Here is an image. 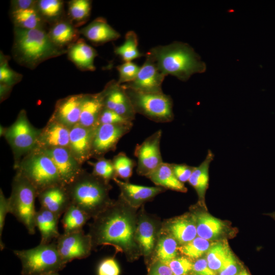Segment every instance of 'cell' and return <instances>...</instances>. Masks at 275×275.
Instances as JSON below:
<instances>
[{
	"label": "cell",
	"mask_w": 275,
	"mask_h": 275,
	"mask_svg": "<svg viewBox=\"0 0 275 275\" xmlns=\"http://www.w3.org/2000/svg\"><path fill=\"white\" fill-rule=\"evenodd\" d=\"M112 160L117 178L119 177L128 182L136 164L135 161L122 152L115 155Z\"/></svg>",
	"instance_id": "cell-38"
},
{
	"label": "cell",
	"mask_w": 275,
	"mask_h": 275,
	"mask_svg": "<svg viewBox=\"0 0 275 275\" xmlns=\"http://www.w3.org/2000/svg\"><path fill=\"white\" fill-rule=\"evenodd\" d=\"M59 253L63 261L68 263L74 259L88 257L93 249L89 234H85L83 230L70 233L60 234L57 239Z\"/></svg>",
	"instance_id": "cell-12"
},
{
	"label": "cell",
	"mask_w": 275,
	"mask_h": 275,
	"mask_svg": "<svg viewBox=\"0 0 275 275\" xmlns=\"http://www.w3.org/2000/svg\"><path fill=\"white\" fill-rule=\"evenodd\" d=\"M268 215L270 216L271 217H272L274 219H275V212L269 213L268 214Z\"/></svg>",
	"instance_id": "cell-53"
},
{
	"label": "cell",
	"mask_w": 275,
	"mask_h": 275,
	"mask_svg": "<svg viewBox=\"0 0 275 275\" xmlns=\"http://www.w3.org/2000/svg\"><path fill=\"white\" fill-rule=\"evenodd\" d=\"M70 129L57 122L49 120L46 126L41 129L36 148H68Z\"/></svg>",
	"instance_id": "cell-20"
},
{
	"label": "cell",
	"mask_w": 275,
	"mask_h": 275,
	"mask_svg": "<svg viewBox=\"0 0 275 275\" xmlns=\"http://www.w3.org/2000/svg\"><path fill=\"white\" fill-rule=\"evenodd\" d=\"M95 128L85 127L78 124L70 129L68 148L81 164L92 157Z\"/></svg>",
	"instance_id": "cell-17"
},
{
	"label": "cell",
	"mask_w": 275,
	"mask_h": 275,
	"mask_svg": "<svg viewBox=\"0 0 275 275\" xmlns=\"http://www.w3.org/2000/svg\"><path fill=\"white\" fill-rule=\"evenodd\" d=\"M149 275H174L169 266L160 261L152 268Z\"/></svg>",
	"instance_id": "cell-51"
},
{
	"label": "cell",
	"mask_w": 275,
	"mask_h": 275,
	"mask_svg": "<svg viewBox=\"0 0 275 275\" xmlns=\"http://www.w3.org/2000/svg\"><path fill=\"white\" fill-rule=\"evenodd\" d=\"M117 69L119 74L117 82L120 85H123L132 82L135 79L140 67L132 62H127L118 66Z\"/></svg>",
	"instance_id": "cell-42"
},
{
	"label": "cell",
	"mask_w": 275,
	"mask_h": 275,
	"mask_svg": "<svg viewBox=\"0 0 275 275\" xmlns=\"http://www.w3.org/2000/svg\"><path fill=\"white\" fill-rule=\"evenodd\" d=\"M103 90L104 107L133 122L136 113L123 86L119 84L117 81L113 80L107 84Z\"/></svg>",
	"instance_id": "cell-15"
},
{
	"label": "cell",
	"mask_w": 275,
	"mask_h": 275,
	"mask_svg": "<svg viewBox=\"0 0 275 275\" xmlns=\"http://www.w3.org/2000/svg\"><path fill=\"white\" fill-rule=\"evenodd\" d=\"M9 213L8 198H6L2 189L0 191V245L1 250L4 248V244L2 240V233L5 225L6 215Z\"/></svg>",
	"instance_id": "cell-48"
},
{
	"label": "cell",
	"mask_w": 275,
	"mask_h": 275,
	"mask_svg": "<svg viewBox=\"0 0 275 275\" xmlns=\"http://www.w3.org/2000/svg\"><path fill=\"white\" fill-rule=\"evenodd\" d=\"M84 94L68 96L59 99L49 120L70 129L79 123Z\"/></svg>",
	"instance_id": "cell-16"
},
{
	"label": "cell",
	"mask_w": 275,
	"mask_h": 275,
	"mask_svg": "<svg viewBox=\"0 0 275 275\" xmlns=\"http://www.w3.org/2000/svg\"><path fill=\"white\" fill-rule=\"evenodd\" d=\"M79 31L80 34L95 45L114 41L120 37L119 33L101 17L96 18Z\"/></svg>",
	"instance_id": "cell-22"
},
{
	"label": "cell",
	"mask_w": 275,
	"mask_h": 275,
	"mask_svg": "<svg viewBox=\"0 0 275 275\" xmlns=\"http://www.w3.org/2000/svg\"><path fill=\"white\" fill-rule=\"evenodd\" d=\"M41 150L52 159L61 183L65 186L73 182L84 170L82 164L73 157L68 148L58 147Z\"/></svg>",
	"instance_id": "cell-14"
},
{
	"label": "cell",
	"mask_w": 275,
	"mask_h": 275,
	"mask_svg": "<svg viewBox=\"0 0 275 275\" xmlns=\"http://www.w3.org/2000/svg\"><path fill=\"white\" fill-rule=\"evenodd\" d=\"M211 244L209 240L198 236L191 241L182 244L178 250L183 255L195 259L206 253Z\"/></svg>",
	"instance_id": "cell-39"
},
{
	"label": "cell",
	"mask_w": 275,
	"mask_h": 275,
	"mask_svg": "<svg viewBox=\"0 0 275 275\" xmlns=\"http://www.w3.org/2000/svg\"><path fill=\"white\" fill-rule=\"evenodd\" d=\"M133 122L98 125L94 130L92 157H102L106 153L115 150L119 140L131 130Z\"/></svg>",
	"instance_id": "cell-10"
},
{
	"label": "cell",
	"mask_w": 275,
	"mask_h": 275,
	"mask_svg": "<svg viewBox=\"0 0 275 275\" xmlns=\"http://www.w3.org/2000/svg\"><path fill=\"white\" fill-rule=\"evenodd\" d=\"M146 60L135 79L123 86L144 93H162V84L166 76L159 70L151 54H146Z\"/></svg>",
	"instance_id": "cell-13"
},
{
	"label": "cell",
	"mask_w": 275,
	"mask_h": 275,
	"mask_svg": "<svg viewBox=\"0 0 275 275\" xmlns=\"http://www.w3.org/2000/svg\"><path fill=\"white\" fill-rule=\"evenodd\" d=\"M197 235L210 240L217 238L222 233L224 224L222 221L207 213L195 216Z\"/></svg>",
	"instance_id": "cell-30"
},
{
	"label": "cell",
	"mask_w": 275,
	"mask_h": 275,
	"mask_svg": "<svg viewBox=\"0 0 275 275\" xmlns=\"http://www.w3.org/2000/svg\"><path fill=\"white\" fill-rule=\"evenodd\" d=\"M123 87L125 88L135 113L158 123L170 122L173 120V102L170 95L163 92L144 93Z\"/></svg>",
	"instance_id": "cell-8"
},
{
	"label": "cell",
	"mask_w": 275,
	"mask_h": 275,
	"mask_svg": "<svg viewBox=\"0 0 275 275\" xmlns=\"http://www.w3.org/2000/svg\"><path fill=\"white\" fill-rule=\"evenodd\" d=\"M68 59L81 71H94V59L97 56L96 50L79 38L67 49Z\"/></svg>",
	"instance_id": "cell-23"
},
{
	"label": "cell",
	"mask_w": 275,
	"mask_h": 275,
	"mask_svg": "<svg viewBox=\"0 0 275 275\" xmlns=\"http://www.w3.org/2000/svg\"><path fill=\"white\" fill-rule=\"evenodd\" d=\"M15 168L17 172L35 187L38 193L48 187L62 184L52 159L40 149L35 148L27 154Z\"/></svg>",
	"instance_id": "cell-5"
},
{
	"label": "cell",
	"mask_w": 275,
	"mask_h": 275,
	"mask_svg": "<svg viewBox=\"0 0 275 275\" xmlns=\"http://www.w3.org/2000/svg\"><path fill=\"white\" fill-rule=\"evenodd\" d=\"M14 254L20 259L22 275H44L58 272L67 264L60 256L56 241L39 244L28 250H15Z\"/></svg>",
	"instance_id": "cell-6"
},
{
	"label": "cell",
	"mask_w": 275,
	"mask_h": 275,
	"mask_svg": "<svg viewBox=\"0 0 275 275\" xmlns=\"http://www.w3.org/2000/svg\"><path fill=\"white\" fill-rule=\"evenodd\" d=\"M192 270L196 275H216L215 272L210 268L205 258L199 259L194 263Z\"/></svg>",
	"instance_id": "cell-49"
},
{
	"label": "cell",
	"mask_w": 275,
	"mask_h": 275,
	"mask_svg": "<svg viewBox=\"0 0 275 275\" xmlns=\"http://www.w3.org/2000/svg\"><path fill=\"white\" fill-rule=\"evenodd\" d=\"M133 208L120 196L117 201L94 218L89 235L93 248L111 245L129 254L138 252L135 240L136 225Z\"/></svg>",
	"instance_id": "cell-1"
},
{
	"label": "cell",
	"mask_w": 275,
	"mask_h": 275,
	"mask_svg": "<svg viewBox=\"0 0 275 275\" xmlns=\"http://www.w3.org/2000/svg\"><path fill=\"white\" fill-rule=\"evenodd\" d=\"M120 190V196L133 208L153 199L166 188L160 186H145L122 181L117 178L113 179Z\"/></svg>",
	"instance_id": "cell-18"
},
{
	"label": "cell",
	"mask_w": 275,
	"mask_h": 275,
	"mask_svg": "<svg viewBox=\"0 0 275 275\" xmlns=\"http://www.w3.org/2000/svg\"><path fill=\"white\" fill-rule=\"evenodd\" d=\"M104 92L84 94L78 124L87 128H96L100 113L104 108Z\"/></svg>",
	"instance_id": "cell-21"
},
{
	"label": "cell",
	"mask_w": 275,
	"mask_h": 275,
	"mask_svg": "<svg viewBox=\"0 0 275 275\" xmlns=\"http://www.w3.org/2000/svg\"><path fill=\"white\" fill-rule=\"evenodd\" d=\"M91 8V1H70L68 3V19L76 28L82 25L89 20Z\"/></svg>",
	"instance_id": "cell-34"
},
{
	"label": "cell",
	"mask_w": 275,
	"mask_h": 275,
	"mask_svg": "<svg viewBox=\"0 0 275 275\" xmlns=\"http://www.w3.org/2000/svg\"><path fill=\"white\" fill-rule=\"evenodd\" d=\"M114 52L125 62H132V60L143 56V54L138 49L137 35L133 31H128L126 34L124 43L120 46H116Z\"/></svg>",
	"instance_id": "cell-35"
},
{
	"label": "cell",
	"mask_w": 275,
	"mask_h": 275,
	"mask_svg": "<svg viewBox=\"0 0 275 275\" xmlns=\"http://www.w3.org/2000/svg\"><path fill=\"white\" fill-rule=\"evenodd\" d=\"M218 272L219 275H238L240 272L239 264L231 251Z\"/></svg>",
	"instance_id": "cell-45"
},
{
	"label": "cell",
	"mask_w": 275,
	"mask_h": 275,
	"mask_svg": "<svg viewBox=\"0 0 275 275\" xmlns=\"http://www.w3.org/2000/svg\"><path fill=\"white\" fill-rule=\"evenodd\" d=\"M177 241L171 235H164L159 239L156 248V255L159 261L167 263L176 258Z\"/></svg>",
	"instance_id": "cell-37"
},
{
	"label": "cell",
	"mask_w": 275,
	"mask_h": 275,
	"mask_svg": "<svg viewBox=\"0 0 275 275\" xmlns=\"http://www.w3.org/2000/svg\"><path fill=\"white\" fill-rule=\"evenodd\" d=\"M62 220L64 233H70L82 230L91 218L87 213L71 204L63 214Z\"/></svg>",
	"instance_id": "cell-33"
},
{
	"label": "cell",
	"mask_w": 275,
	"mask_h": 275,
	"mask_svg": "<svg viewBox=\"0 0 275 275\" xmlns=\"http://www.w3.org/2000/svg\"><path fill=\"white\" fill-rule=\"evenodd\" d=\"M8 56L1 54L0 85H5L12 89L22 78V75L13 70L9 65Z\"/></svg>",
	"instance_id": "cell-40"
},
{
	"label": "cell",
	"mask_w": 275,
	"mask_h": 275,
	"mask_svg": "<svg viewBox=\"0 0 275 275\" xmlns=\"http://www.w3.org/2000/svg\"><path fill=\"white\" fill-rule=\"evenodd\" d=\"M41 130L31 124L24 109L19 112L14 122L6 128L4 136L13 153L15 166L21 157L36 148Z\"/></svg>",
	"instance_id": "cell-9"
},
{
	"label": "cell",
	"mask_w": 275,
	"mask_h": 275,
	"mask_svg": "<svg viewBox=\"0 0 275 275\" xmlns=\"http://www.w3.org/2000/svg\"><path fill=\"white\" fill-rule=\"evenodd\" d=\"M71 204L93 218L113 202L109 182L85 170L66 186Z\"/></svg>",
	"instance_id": "cell-4"
},
{
	"label": "cell",
	"mask_w": 275,
	"mask_h": 275,
	"mask_svg": "<svg viewBox=\"0 0 275 275\" xmlns=\"http://www.w3.org/2000/svg\"><path fill=\"white\" fill-rule=\"evenodd\" d=\"M47 33L51 41L57 46L66 49L75 42L80 35L79 30L68 18H64L51 24Z\"/></svg>",
	"instance_id": "cell-24"
},
{
	"label": "cell",
	"mask_w": 275,
	"mask_h": 275,
	"mask_svg": "<svg viewBox=\"0 0 275 275\" xmlns=\"http://www.w3.org/2000/svg\"><path fill=\"white\" fill-rule=\"evenodd\" d=\"M161 136L159 129L136 146L134 155L138 159V175L146 177L163 162L160 149Z\"/></svg>",
	"instance_id": "cell-11"
},
{
	"label": "cell",
	"mask_w": 275,
	"mask_h": 275,
	"mask_svg": "<svg viewBox=\"0 0 275 275\" xmlns=\"http://www.w3.org/2000/svg\"><path fill=\"white\" fill-rule=\"evenodd\" d=\"M129 122H133L126 120L115 112L104 107L99 116L97 126L100 124H121Z\"/></svg>",
	"instance_id": "cell-44"
},
{
	"label": "cell",
	"mask_w": 275,
	"mask_h": 275,
	"mask_svg": "<svg viewBox=\"0 0 275 275\" xmlns=\"http://www.w3.org/2000/svg\"><path fill=\"white\" fill-rule=\"evenodd\" d=\"M36 8L46 23L52 24L64 18V5L62 1H37Z\"/></svg>",
	"instance_id": "cell-32"
},
{
	"label": "cell",
	"mask_w": 275,
	"mask_h": 275,
	"mask_svg": "<svg viewBox=\"0 0 275 275\" xmlns=\"http://www.w3.org/2000/svg\"><path fill=\"white\" fill-rule=\"evenodd\" d=\"M156 186L166 189L185 193L187 189L184 183L176 177L171 163L162 162L155 170L146 176Z\"/></svg>",
	"instance_id": "cell-27"
},
{
	"label": "cell",
	"mask_w": 275,
	"mask_h": 275,
	"mask_svg": "<svg viewBox=\"0 0 275 275\" xmlns=\"http://www.w3.org/2000/svg\"><path fill=\"white\" fill-rule=\"evenodd\" d=\"M36 3L37 1L33 0L12 1L11 2V10L14 11L35 8L36 7Z\"/></svg>",
	"instance_id": "cell-50"
},
{
	"label": "cell",
	"mask_w": 275,
	"mask_h": 275,
	"mask_svg": "<svg viewBox=\"0 0 275 275\" xmlns=\"http://www.w3.org/2000/svg\"><path fill=\"white\" fill-rule=\"evenodd\" d=\"M167 229L170 235L180 244H184L197 235L195 216L184 215L171 220Z\"/></svg>",
	"instance_id": "cell-25"
},
{
	"label": "cell",
	"mask_w": 275,
	"mask_h": 275,
	"mask_svg": "<svg viewBox=\"0 0 275 275\" xmlns=\"http://www.w3.org/2000/svg\"><path fill=\"white\" fill-rule=\"evenodd\" d=\"M44 275H60V274L58 272H53V273L46 274Z\"/></svg>",
	"instance_id": "cell-54"
},
{
	"label": "cell",
	"mask_w": 275,
	"mask_h": 275,
	"mask_svg": "<svg viewBox=\"0 0 275 275\" xmlns=\"http://www.w3.org/2000/svg\"><path fill=\"white\" fill-rule=\"evenodd\" d=\"M60 217L53 212L41 207L37 211L35 217L36 228L41 234L40 244H47L57 239L60 234L58 224Z\"/></svg>",
	"instance_id": "cell-26"
},
{
	"label": "cell",
	"mask_w": 275,
	"mask_h": 275,
	"mask_svg": "<svg viewBox=\"0 0 275 275\" xmlns=\"http://www.w3.org/2000/svg\"><path fill=\"white\" fill-rule=\"evenodd\" d=\"M214 155L208 150L205 159L198 167H195L188 180L189 183L195 188L200 201L203 202L209 183V169Z\"/></svg>",
	"instance_id": "cell-29"
},
{
	"label": "cell",
	"mask_w": 275,
	"mask_h": 275,
	"mask_svg": "<svg viewBox=\"0 0 275 275\" xmlns=\"http://www.w3.org/2000/svg\"><path fill=\"white\" fill-rule=\"evenodd\" d=\"M164 75H171L182 81L195 73L204 72L206 64L193 48L185 43L174 42L153 47L148 51Z\"/></svg>",
	"instance_id": "cell-3"
},
{
	"label": "cell",
	"mask_w": 275,
	"mask_h": 275,
	"mask_svg": "<svg viewBox=\"0 0 275 275\" xmlns=\"http://www.w3.org/2000/svg\"><path fill=\"white\" fill-rule=\"evenodd\" d=\"M166 264L169 266L174 275H187L192 270L193 263L187 258L181 257L175 258Z\"/></svg>",
	"instance_id": "cell-43"
},
{
	"label": "cell",
	"mask_w": 275,
	"mask_h": 275,
	"mask_svg": "<svg viewBox=\"0 0 275 275\" xmlns=\"http://www.w3.org/2000/svg\"><path fill=\"white\" fill-rule=\"evenodd\" d=\"M67 53L57 46L44 29L25 30L14 27L12 54L19 65L31 69L48 59Z\"/></svg>",
	"instance_id": "cell-2"
},
{
	"label": "cell",
	"mask_w": 275,
	"mask_h": 275,
	"mask_svg": "<svg viewBox=\"0 0 275 275\" xmlns=\"http://www.w3.org/2000/svg\"><path fill=\"white\" fill-rule=\"evenodd\" d=\"M189 275H196V274H189Z\"/></svg>",
	"instance_id": "cell-55"
},
{
	"label": "cell",
	"mask_w": 275,
	"mask_h": 275,
	"mask_svg": "<svg viewBox=\"0 0 275 275\" xmlns=\"http://www.w3.org/2000/svg\"><path fill=\"white\" fill-rule=\"evenodd\" d=\"M41 207L58 217L64 213L71 204L66 186L62 184L48 187L38 193Z\"/></svg>",
	"instance_id": "cell-19"
},
{
	"label": "cell",
	"mask_w": 275,
	"mask_h": 275,
	"mask_svg": "<svg viewBox=\"0 0 275 275\" xmlns=\"http://www.w3.org/2000/svg\"><path fill=\"white\" fill-rule=\"evenodd\" d=\"M171 164L173 171L176 177L179 181L183 183L188 181L195 167L184 163Z\"/></svg>",
	"instance_id": "cell-47"
},
{
	"label": "cell",
	"mask_w": 275,
	"mask_h": 275,
	"mask_svg": "<svg viewBox=\"0 0 275 275\" xmlns=\"http://www.w3.org/2000/svg\"><path fill=\"white\" fill-rule=\"evenodd\" d=\"M120 270L116 261L108 258L102 261L97 269V275H119Z\"/></svg>",
	"instance_id": "cell-46"
},
{
	"label": "cell",
	"mask_w": 275,
	"mask_h": 275,
	"mask_svg": "<svg viewBox=\"0 0 275 275\" xmlns=\"http://www.w3.org/2000/svg\"><path fill=\"white\" fill-rule=\"evenodd\" d=\"M238 275H250L249 273L245 270L243 269L238 274Z\"/></svg>",
	"instance_id": "cell-52"
},
{
	"label": "cell",
	"mask_w": 275,
	"mask_h": 275,
	"mask_svg": "<svg viewBox=\"0 0 275 275\" xmlns=\"http://www.w3.org/2000/svg\"><path fill=\"white\" fill-rule=\"evenodd\" d=\"M156 227L153 222L146 217H142L136 226L135 240L142 253L145 256L150 255L155 245Z\"/></svg>",
	"instance_id": "cell-28"
},
{
	"label": "cell",
	"mask_w": 275,
	"mask_h": 275,
	"mask_svg": "<svg viewBox=\"0 0 275 275\" xmlns=\"http://www.w3.org/2000/svg\"><path fill=\"white\" fill-rule=\"evenodd\" d=\"M96 162L90 164L93 167L92 174L107 182L117 178L116 172L112 160L104 157L97 158Z\"/></svg>",
	"instance_id": "cell-41"
},
{
	"label": "cell",
	"mask_w": 275,
	"mask_h": 275,
	"mask_svg": "<svg viewBox=\"0 0 275 275\" xmlns=\"http://www.w3.org/2000/svg\"><path fill=\"white\" fill-rule=\"evenodd\" d=\"M230 251L226 244L221 242L212 244L207 252L206 259L210 268L215 272H218Z\"/></svg>",
	"instance_id": "cell-36"
},
{
	"label": "cell",
	"mask_w": 275,
	"mask_h": 275,
	"mask_svg": "<svg viewBox=\"0 0 275 275\" xmlns=\"http://www.w3.org/2000/svg\"><path fill=\"white\" fill-rule=\"evenodd\" d=\"M10 16L15 28L25 30L45 29L46 22L36 7L11 11Z\"/></svg>",
	"instance_id": "cell-31"
},
{
	"label": "cell",
	"mask_w": 275,
	"mask_h": 275,
	"mask_svg": "<svg viewBox=\"0 0 275 275\" xmlns=\"http://www.w3.org/2000/svg\"><path fill=\"white\" fill-rule=\"evenodd\" d=\"M38 192L23 176L17 172L12 183V190L8 198L9 213L22 224L31 235L35 233V200Z\"/></svg>",
	"instance_id": "cell-7"
}]
</instances>
